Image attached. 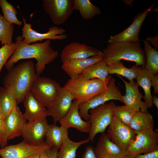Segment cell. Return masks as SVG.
I'll use <instances>...</instances> for the list:
<instances>
[{
  "mask_svg": "<svg viewBox=\"0 0 158 158\" xmlns=\"http://www.w3.org/2000/svg\"><path fill=\"white\" fill-rule=\"evenodd\" d=\"M107 132L110 140L125 151H126L135 138V131L114 116L109 126Z\"/></svg>",
  "mask_w": 158,
  "mask_h": 158,
  "instance_id": "cell-9",
  "label": "cell"
},
{
  "mask_svg": "<svg viewBox=\"0 0 158 158\" xmlns=\"http://www.w3.org/2000/svg\"><path fill=\"white\" fill-rule=\"evenodd\" d=\"M16 49V45L14 42L10 44L2 45L0 48V73Z\"/></svg>",
  "mask_w": 158,
  "mask_h": 158,
  "instance_id": "cell-35",
  "label": "cell"
},
{
  "mask_svg": "<svg viewBox=\"0 0 158 158\" xmlns=\"http://www.w3.org/2000/svg\"><path fill=\"white\" fill-rule=\"evenodd\" d=\"M74 100L70 92L61 87L56 97L47 108V116L52 117L54 124L64 116L70 109Z\"/></svg>",
  "mask_w": 158,
  "mask_h": 158,
  "instance_id": "cell-13",
  "label": "cell"
},
{
  "mask_svg": "<svg viewBox=\"0 0 158 158\" xmlns=\"http://www.w3.org/2000/svg\"><path fill=\"white\" fill-rule=\"evenodd\" d=\"M48 158H57L58 154V150L52 147L46 150Z\"/></svg>",
  "mask_w": 158,
  "mask_h": 158,
  "instance_id": "cell-40",
  "label": "cell"
},
{
  "mask_svg": "<svg viewBox=\"0 0 158 158\" xmlns=\"http://www.w3.org/2000/svg\"><path fill=\"white\" fill-rule=\"evenodd\" d=\"M16 94L10 86L0 87V109L4 119L17 105Z\"/></svg>",
  "mask_w": 158,
  "mask_h": 158,
  "instance_id": "cell-23",
  "label": "cell"
},
{
  "mask_svg": "<svg viewBox=\"0 0 158 158\" xmlns=\"http://www.w3.org/2000/svg\"><path fill=\"white\" fill-rule=\"evenodd\" d=\"M119 77L122 80L126 87V94L123 96L125 105L136 112H148L145 102L142 101L144 96L140 92L136 83L134 80L128 82Z\"/></svg>",
  "mask_w": 158,
  "mask_h": 158,
  "instance_id": "cell-17",
  "label": "cell"
},
{
  "mask_svg": "<svg viewBox=\"0 0 158 158\" xmlns=\"http://www.w3.org/2000/svg\"><path fill=\"white\" fill-rule=\"evenodd\" d=\"M152 86L154 88V93L155 94L158 93V74L152 75L151 78Z\"/></svg>",
  "mask_w": 158,
  "mask_h": 158,
  "instance_id": "cell-39",
  "label": "cell"
},
{
  "mask_svg": "<svg viewBox=\"0 0 158 158\" xmlns=\"http://www.w3.org/2000/svg\"><path fill=\"white\" fill-rule=\"evenodd\" d=\"M104 55L102 51L95 47L78 42H71L66 45L61 54L63 63L72 59H84L95 55Z\"/></svg>",
  "mask_w": 158,
  "mask_h": 158,
  "instance_id": "cell-16",
  "label": "cell"
},
{
  "mask_svg": "<svg viewBox=\"0 0 158 158\" xmlns=\"http://www.w3.org/2000/svg\"><path fill=\"white\" fill-rule=\"evenodd\" d=\"M80 74L85 80L98 79L104 81L109 75L107 65L103 59L87 68Z\"/></svg>",
  "mask_w": 158,
  "mask_h": 158,
  "instance_id": "cell-27",
  "label": "cell"
},
{
  "mask_svg": "<svg viewBox=\"0 0 158 158\" xmlns=\"http://www.w3.org/2000/svg\"><path fill=\"white\" fill-rule=\"evenodd\" d=\"M25 111L24 115L28 121L46 119L47 108L39 102L30 91L23 101Z\"/></svg>",
  "mask_w": 158,
  "mask_h": 158,
  "instance_id": "cell-22",
  "label": "cell"
},
{
  "mask_svg": "<svg viewBox=\"0 0 158 158\" xmlns=\"http://www.w3.org/2000/svg\"><path fill=\"white\" fill-rule=\"evenodd\" d=\"M146 40L148 42H150L155 47V49H158V35L152 37H148L146 38Z\"/></svg>",
  "mask_w": 158,
  "mask_h": 158,
  "instance_id": "cell-41",
  "label": "cell"
},
{
  "mask_svg": "<svg viewBox=\"0 0 158 158\" xmlns=\"http://www.w3.org/2000/svg\"><path fill=\"white\" fill-rule=\"evenodd\" d=\"M109 74L121 75L131 81L136 79L143 68L135 64L130 68L125 67L121 61H117L107 65Z\"/></svg>",
  "mask_w": 158,
  "mask_h": 158,
  "instance_id": "cell-26",
  "label": "cell"
},
{
  "mask_svg": "<svg viewBox=\"0 0 158 158\" xmlns=\"http://www.w3.org/2000/svg\"><path fill=\"white\" fill-rule=\"evenodd\" d=\"M116 105L113 102L104 103L90 109L89 120L91 129L89 138L93 141L97 134L104 132L111 123L114 116V109Z\"/></svg>",
  "mask_w": 158,
  "mask_h": 158,
  "instance_id": "cell-5",
  "label": "cell"
},
{
  "mask_svg": "<svg viewBox=\"0 0 158 158\" xmlns=\"http://www.w3.org/2000/svg\"><path fill=\"white\" fill-rule=\"evenodd\" d=\"M152 75L148 70L143 68L136 78V83L138 85L142 87L144 90V96L143 99L148 109L153 107L152 96L151 91V88L152 86L151 78Z\"/></svg>",
  "mask_w": 158,
  "mask_h": 158,
  "instance_id": "cell-25",
  "label": "cell"
},
{
  "mask_svg": "<svg viewBox=\"0 0 158 158\" xmlns=\"http://www.w3.org/2000/svg\"></svg>",
  "mask_w": 158,
  "mask_h": 158,
  "instance_id": "cell-46",
  "label": "cell"
},
{
  "mask_svg": "<svg viewBox=\"0 0 158 158\" xmlns=\"http://www.w3.org/2000/svg\"><path fill=\"white\" fill-rule=\"evenodd\" d=\"M68 129L55 124L49 125L47 132L45 141L51 147L57 150L61 148L64 139L68 136Z\"/></svg>",
  "mask_w": 158,
  "mask_h": 158,
  "instance_id": "cell-24",
  "label": "cell"
},
{
  "mask_svg": "<svg viewBox=\"0 0 158 158\" xmlns=\"http://www.w3.org/2000/svg\"><path fill=\"white\" fill-rule=\"evenodd\" d=\"M51 147L45 141L40 145H34L23 140L16 144L0 148V155L2 158H32Z\"/></svg>",
  "mask_w": 158,
  "mask_h": 158,
  "instance_id": "cell-10",
  "label": "cell"
},
{
  "mask_svg": "<svg viewBox=\"0 0 158 158\" xmlns=\"http://www.w3.org/2000/svg\"><path fill=\"white\" fill-rule=\"evenodd\" d=\"M122 158H135V157L129 155H127L124 156Z\"/></svg>",
  "mask_w": 158,
  "mask_h": 158,
  "instance_id": "cell-44",
  "label": "cell"
},
{
  "mask_svg": "<svg viewBox=\"0 0 158 158\" xmlns=\"http://www.w3.org/2000/svg\"><path fill=\"white\" fill-rule=\"evenodd\" d=\"M154 120L149 113L137 112L131 121L129 127L135 131H141L154 128Z\"/></svg>",
  "mask_w": 158,
  "mask_h": 158,
  "instance_id": "cell-29",
  "label": "cell"
},
{
  "mask_svg": "<svg viewBox=\"0 0 158 158\" xmlns=\"http://www.w3.org/2000/svg\"><path fill=\"white\" fill-rule=\"evenodd\" d=\"M136 112L125 105H116L114 109V116L129 127L130 122Z\"/></svg>",
  "mask_w": 158,
  "mask_h": 158,
  "instance_id": "cell-34",
  "label": "cell"
},
{
  "mask_svg": "<svg viewBox=\"0 0 158 158\" xmlns=\"http://www.w3.org/2000/svg\"><path fill=\"white\" fill-rule=\"evenodd\" d=\"M13 24L7 21L0 14V42L2 45L12 44L14 33Z\"/></svg>",
  "mask_w": 158,
  "mask_h": 158,
  "instance_id": "cell-32",
  "label": "cell"
},
{
  "mask_svg": "<svg viewBox=\"0 0 158 158\" xmlns=\"http://www.w3.org/2000/svg\"><path fill=\"white\" fill-rule=\"evenodd\" d=\"M49 126L46 119L28 121L23 129L21 135L24 140L30 144L40 145L44 142Z\"/></svg>",
  "mask_w": 158,
  "mask_h": 158,
  "instance_id": "cell-15",
  "label": "cell"
},
{
  "mask_svg": "<svg viewBox=\"0 0 158 158\" xmlns=\"http://www.w3.org/2000/svg\"><path fill=\"white\" fill-rule=\"evenodd\" d=\"M4 120L0 109V146L1 148L6 146L8 140L4 127Z\"/></svg>",
  "mask_w": 158,
  "mask_h": 158,
  "instance_id": "cell-36",
  "label": "cell"
},
{
  "mask_svg": "<svg viewBox=\"0 0 158 158\" xmlns=\"http://www.w3.org/2000/svg\"><path fill=\"white\" fill-rule=\"evenodd\" d=\"M61 86L55 80L38 76L33 82L30 91L35 97L47 108L54 100Z\"/></svg>",
  "mask_w": 158,
  "mask_h": 158,
  "instance_id": "cell-7",
  "label": "cell"
},
{
  "mask_svg": "<svg viewBox=\"0 0 158 158\" xmlns=\"http://www.w3.org/2000/svg\"><path fill=\"white\" fill-rule=\"evenodd\" d=\"M146 62L144 68L152 75L158 73V51L153 48L150 42L143 40Z\"/></svg>",
  "mask_w": 158,
  "mask_h": 158,
  "instance_id": "cell-31",
  "label": "cell"
},
{
  "mask_svg": "<svg viewBox=\"0 0 158 158\" xmlns=\"http://www.w3.org/2000/svg\"><path fill=\"white\" fill-rule=\"evenodd\" d=\"M112 76L109 75L105 81L98 79H84L80 74L70 79L63 87L68 91L79 104L88 101L103 92Z\"/></svg>",
  "mask_w": 158,
  "mask_h": 158,
  "instance_id": "cell-4",
  "label": "cell"
},
{
  "mask_svg": "<svg viewBox=\"0 0 158 158\" xmlns=\"http://www.w3.org/2000/svg\"><path fill=\"white\" fill-rule=\"evenodd\" d=\"M90 140L87 139L78 142H75L67 137L64 140L58 152L57 158H75L78 149L81 145L88 143Z\"/></svg>",
  "mask_w": 158,
  "mask_h": 158,
  "instance_id": "cell-30",
  "label": "cell"
},
{
  "mask_svg": "<svg viewBox=\"0 0 158 158\" xmlns=\"http://www.w3.org/2000/svg\"><path fill=\"white\" fill-rule=\"evenodd\" d=\"M104 55H95L84 59H72L67 60L63 63L62 69L72 79L81 74L89 66L103 59Z\"/></svg>",
  "mask_w": 158,
  "mask_h": 158,
  "instance_id": "cell-21",
  "label": "cell"
},
{
  "mask_svg": "<svg viewBox=\"0 0 158 158\" xmlns=\"http://www.w3.org/2000/svg\"><path fill=\"white\" fill-rule=\"evenodd\" d=\"M22 19L23 26L21 36L23 43L25 44H30L44 40H61L66 39L68 37L64 29L57 26L49 28L46 33H40L33 30L32 25L30 23H27L25 19L23 16Z\"/></svg>",
  "mask_w": 158,
  "mask_h": 158,
  "instance_id": "cell-12",
  "label": "cell"
},
{
  "mask_svg": "<svg viewBox=\"0 0 158 158\" xmlns=\"http://www.w3.org/2000/svg\"><path fill=\"white\" fill-rule=\"evenodd\" d=\"M81 158H97L92 146L89 145L85 147Z\"/></svg>",
  "mask_w": 158,
  "mask_h": 158,
  "instance_id": "cell-37",
  "label": "cell"
},
{
  "mask_svg": "<svg viewBox=\"0 0 158 158\" xmlns=\"http://www.w3.org/2000/svg\"><path fill=\"white\" fill-rule=\"evenodd\" d=\"M0 6L3 14V17L9 23L19 26L23 24V22L19 20L16 15L17 11L14 7L6 0H0Z\"/></svg>",
  "mask_w": 158,
  "mask_h": 158,
  "instance_id": "cell-33",
  "label": "cell"
},
{
  "mask_svg": "<svg viewBox=\"0 0 158 158\" xmlns=\"http://www.w3.org/2000/svg\"><path fill=\"white\" fill-rule=\"evenodd\" d=\"M103 59L107 65L122 60L133 61L144 68L146 62L140 42L127 41L109 43L103 50Z\"/></svg>",
  "mask_w": 158,
  "mask_h": 158,
  "instance_id": "cell-3",
  "label": "cell"
},
{
  "mask_svg": "<svg viewBox=\"0 0 158 158\" xmlns=\"http://www.w3.org/2000/svg\"><path fill=\"white\" fill-rule=\"evenodd\" d=\"M154 5L152 4L142 13H139L135 17L132 24L126 29L120 33L111 36L108 40L109 43L127 41L140 42L139 34L141 26L148 13Z\"/></svg>",
  "mask_w": 158,
  "mask_h": 158,
  "instance_id": "cell-14",
  "label": "cell"
},
{
  "mask_svg": "<svg viewBox=\"0 0 158 158\" xmlns=\"http://www.w3.org/2000/svg\"><path fill=\"white\" fill-rule=\"evenodd\" d=\"M94 150L97 158H122L128 155L126 151L121 150L104 132L101 133Z\"/></svg>",
  "mask_w": 158,
  "mask_h": 158,
  "instance_id": "cell-20",
  "label": "cell"
},
{
  "mask_svg": "<svg viewBox=\"0 0 158 158\" xmlns=\"http://www.w3.org/2000/svg\"><path fill=\"white\" fill-rule=\"evenodd\" d=\"M43 8L55 25L65 23L72 14L73 0H42Z\"/></svg>",
  "mask_w": 158,
  "mask_h": 158,
  "instance_id": "cell-11",
  "label": "cell"
},
{
  "mask_svg": "<svg viewBox=\"0 0 158 158\" xmlns=\"http://www.w3.org/2000/svg\"><path fill=\"white\" fill-rule=\"evenodd\" d=\"M79 105L78 101L74 100L69 111L59 122L61 126L65 128H73L81 132L89 133L90 123L89 121H85L82 119L79 113Z\"/></svg>",
  "mask_w": 158,
  "mask_h": 158,
  "instance_id": "cell-18",
  "label": "cell"
},
{
  "mask_svg": "<svg viewBox=\"0 0 158 158\" xmlns=\"http://www.w3.org/2000/svg\"><path fill=\"white\" fill-rule=\"evenodd\" d=\"M153 128L135 131L134 141L126 152L128 155L135 157L137 155L147 153L158 149V131Z\"/></svg>",
  "mask_w": 158,
  "mask_h": 158,
  "instance_id": "cell-8",
  "label": "cell"
},
{
  "mask_svg": "<svg viewBox=\"0 0 158 158\" xmlns=\"http://www.w3.org/2000/svg\"><path fill=\"white\" fill-rule=\"evenodd\" d=\"M15 43L16 49L4 66L8 71L20 60L34 58L37 61L35 65L36 73L40 75L44 70L46 65L53 62L59 56L58 51L51 46L50 40L42 43L25 44L21 36H19L16 37Z\"/></svg>",
  "mask_w": 158,
  "mask_h": 158,
  "instance_id": "cell-1",
  "label": "cell"
},
{
  "mask_svg": "<svg viewBox=\"0 0 158 158\" xmlns=\"http://www.w3.org/2000/svg\"><path fill=\"white\" fill-rule=\"evenodd\" d=\"M46 150L41 153L40 155V158H48Z\"/></svg>",
  "mask_w": 158,
  "mask_h": 158,
  "instance_id": "cell-43",
  "label": "cell"
},
{
  "mask_svg": "<svg viewBox=\"0 0 158 158\" xmlns=\"http://www.w3.org/2000/svg\"><path fill=\"white\" fill-rule=\"evenodd\" d=\"M8 71L3 79L4 86L12 87L18 104L23 102L33 82L39 75L37 74L34 63L31 60L22 62Z\"/></svg>",
  "mask_w": 158,
  "mask_h": 158,
  "instance_id": "cell-2",
  "label": "cell"
},
{
  "mask_svg": "<svg viewBox=\"0 0 158 158\" xmlns=\"http://www.w3.org/2000/svg\"><path fill=\"white\" fill-rule=\"evenodd\" d=\"M111 100L123 102L121 92L119 87L116 85L115 79L112 77L107 84L106 89L103 92L87 102L79 104L78 108L80 116L86 121H89L90 118L89 112L90 109Z\"/></svg>",
  "mask_w": 158,
  "mask_h": 158,
  "instance_id": "cell-6",
  "label": "cell"
},
{
  "mask_svg": "<svg viewBox=\"0 0 158 158\" xmlns=\"http://www.w3.org/2000/svg\"><path fill=\"white\" fill-rule=\"evenodd\" d=\"M135 158H158V149L143 154H138Z\"/></svg>",
  "mask_w": 158,
  "mask_h": 158,
  "instance_id": "cell-38",
  "label": "cell"
},
{
  "mask_svg": "<svg viewBox=\"0 0 158 158\" xmlns=\"http://www.w3.org/2000/svg\"><path fill=\"white\" fill-rule=\"evenodd\" d=\"M152 101L153 104H154L157 109H158V97L155 95H153L152 96Z\"/></svg>",
  "mask_w": 158,
  "mask_h": 158,
  "instance_id": "cell-42",
  "label": "cell"
},
{
  "mask_svg": "<svg viewBox=\"0 0 158 158\" xmlns=\"http://www.w3.org/2000/svg\"><path fill=\"white\" fill-rule=\"evenodd\" d=\"M27 121L18 105L15 107L4 120V127L8 140L21 135Z\"/></svg>",
  "mask_w": 158,
  "mask_h": 158,
  "instance_id": "cell-19",
  "label": "cell"
},
{
  "mask_svg": "<svg viewBox=\"0 0 158 158\" xmlns=\"http://www.w3.org/2000/svg\"><path fill=\"white\" fill-rule=\"evenodd\" d=\"M73 4L74 10L78 11L85 20L90 19L101 13L100 8L89 0H73Z\"/></svg>",
  "mask_w": 158,
  "mask_h": 158,
  "instance_id": "cell-28",
  "label": "cell"
},
{
  "mask_svg": "<svg viewBox=\"0 0 158 158\" xmlns=\"http://www.w3.org/2000/svg\"><path fill=\"white\" fill-rule=\"evenodd\" d=\"M40 155L36 156L32 158H40Z\"/></svg>",
  "mask_w": 158,
  "mask_h": 158,
  "instance_id": "cell-45",
  "label": "cell"
}]
</instances>
